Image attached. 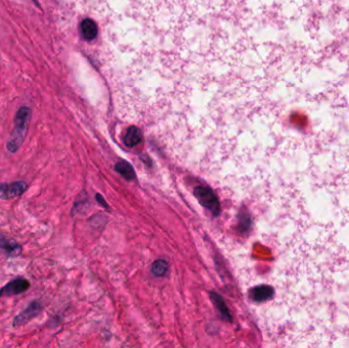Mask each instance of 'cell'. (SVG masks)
Returning <instances> with one entry per match:
<instances>
[{
	"label": "cell",
	"instance_id": "cell-4",
	"mask_svg": "<svg viewBox=\"0 0 349 348\" xmlns=\"http://www.w3.org/2000/svg\"><path fill=\"white\" fill-rule=\"evenodd\" d=\"M30 288V282L24 278H17L0 290V297H10L24 293Z\"/></svg>",
	"mask_w": 349,
	"mask_h": 348
},
{
	"label": "cell",
	"instance_id": "cell-3",
	"mask_svg": "<svg viewBox=\"0 0 349 348\" xmlns=\"http://www.w3.org/2000/svg\"><path fill=\"white\" fill-rule=\"evenodd\" d=\"M28 189V184L23 181L9 184H0V198L9 200L23 195Z\"/></svg>",
	"mask_w": 349,
	"mask_h": 348
},
{
	"label": "cell",
	"instance_id": "cell-10",
	"mask_svg": "<svg viewBox=\"0 0 349 348\" xmlns=\"http://www.w3.org/2000/svg\"><path fill=\"white\" fill-rule=\"evenodd\" d=\"M152 273L158 277H164L168 272V264L165 261L160 260L152 264Z\"/></svg>",
	"mask_w": 349,
	"mask_h": 348
},
{
	"label": "cell",
	"instance_id": "cell-5",
	"mask_svg": "<svg viewBox=\"0 0 349 348\" xmlns=\"http://www.w3.org/2000/svg\"><path fill=\"white\" fill-rule=\"evenodd\" d=\"M41 312V305L38 301L31 302L28 307L22 313H19L13 320V326H22L27 324L33 318L38 316Z\"/></svg>",
	"mask_w": 349,
	"mask_h": 348
},
{
	"label": "cell",
	"instance_id": "cell-1",
	"mask_svg": "<svg viewBox=\"0 0 349 348\" xmlns=\"http://www.w3.org/2000/svg\"><path fill=\"white\" fill-rule=\"evenodd\" d=\"M30 118H31V110L29 107L24 106L18 109L15 115V121H14L15 128L6 146L9 152L14 153L21 148L26 138Z\"/></svg>",
	"mask_w": 349,
	"mask_h": 348
},
{
	"label": "cell",
	"instance_id": "cell-9",
	"mask_svg": "<svg viewBox=\"0 0 349 348\" xmlns=\"http://www.w3.org/2000/svg\"><path fill=\"white\" fill-rule=\"evenodd\" d=\"M116 170H118V172L120 174H122V175L128 179V180H132L134 178V171H133V168L132 166L127 163V162H120L116 164L115 166Z\"/></svg>",
	"mask_w": 349,
	"mask_h": 348
},
{
	"label": "cell",
	"instance_id": "cell-6",
	"mask_svg": "<svg viewBox=\"0 0 349 348\" xmlns=\"http://www.w3.org/2000/svg\"><path fill=\"white\" fill-rule=\"evenodd\" d=\"M0 249H3L10 257H16L22 254L23 247L15 240H12L3 234H0Z\"/></svg>",
	"mask_w": 349,
	"mask_h": 348
},
{
	"label": "cell",
	"instance_id": "cell-7",
	"mask_svg": "<svg viewBox=\"0 0 349 348\" xmlns=\"http://www.w3.org/2000/svg\"><path fill=\"white\" fill-rule=\"evenodd\" d=\"M80 31L84 39L88 41L95 39L97 34H98V28H97L96 24L90 18H86V20L81 23Z\"/></svg>",
	"mask_w": 349,
	"mask_h": 348
},
{
	"label": "cell",
	"instance_id": "cell-11",
	"mask_svg": "<svg viewBox=\"0 0 349 348\" xmlns=\"http://www.w3.org/2000/svg\"><path fill=\"white\" fill-rule=\"evenodd\" d=\"M211 298H212V301L216 303V305L218 306V308L221 311L222 315L225 316V317H227L228 320L231 321L230 314H229V312H228V309H227V307H226L224 301L222 300V298H221L219 295H217V294H211Z\"/></svg>",
	"mask_w": 349,
	"mask_h": 348
},
{
	"label": "cell",
	"instance_id": "cell-2",
	"mask_svg": "<svg viewBox=\"0 0 349 348\" xmlns=\"http://www.w3.org/2000/svg\"><path fill=\"white\" fill-rule=\"evenodd\" d=\"M194 195L198 199L200 204L210 210L212 212L213 216H218L221 211V205L220 201H218V198L211 189L199 186L194 189Z\"/></svg>",
	"mask_w": 349,
	"mask_h": 348
},
{
	"label": "cell",
	"instance_id": "cell-8",
	"mask_svg": "<svg viewBox=\"0 0 349 348\" xmlns=\"http://www.w3.org/2000/svg\"><path fill=\"white\" fill-rule=\"evenodd\" d=\"M142 140V132L137 127H130L125 135V144L128 147L137 145Z\"/></svg>",
	"mask_w": 349,
	"mask_h": 348
}]
</instances>
